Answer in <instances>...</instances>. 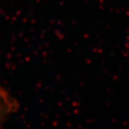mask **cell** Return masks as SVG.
Masks as SVG:
<instances>
[{
  "instance_id": "obj_1",
  "label": "cell",
  "mask_w": 129,
  "mask_h": 129,
  "mask_svg": "<svg viewBox=\"0 0 129 129\" xmlns=\"http://www.w3.org/2000/svg\"><path fill=\"white\" fill-rule=\"evenodd\" d=\"M18 107L19 105L15 99L0 86V127L6 123L9 116L18 109Z\"/></svg>"
}]
</instances>
